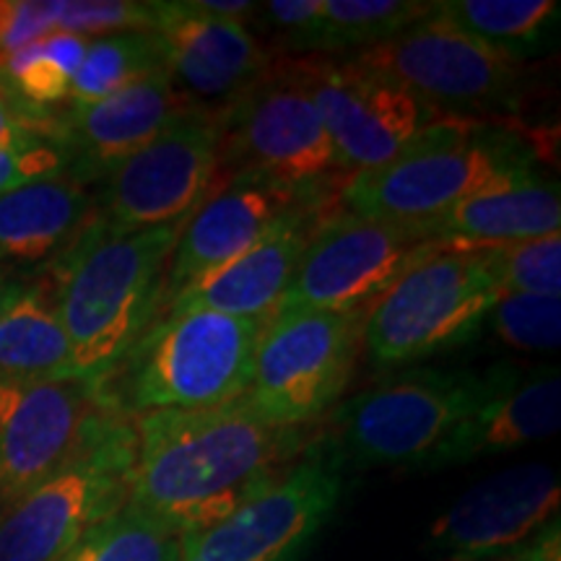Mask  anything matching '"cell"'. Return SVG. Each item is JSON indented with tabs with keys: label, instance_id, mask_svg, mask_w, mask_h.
Here are the masks:
<instances>
[{
	"label": "cell",
	"instance_id": "obj_1",
	"mask_svg": "<svg viewBox=\"0 0 561 561\" xmlns=\"http://www.w3.org/2000/svg\"><path fill=\"white\" fill-rule=\"evenodd\" d=\"M310 445V430L271 426L240 401L157 411L136 424L128 504L187 536L214 528Z\"/></svg>",
	"mask_w": 561,
	"mask_h": 561
},
{
	"label": "cell",
	"instance_id": "obj_2",
	"mask_svg": "<svg viewBox=\"0 0 561 561\" xmlns=\"http://www.w3.org/2000/svg\"><path fill=\"white\" fill-rule=\"evenodd\" d=\"M182 224L117 231L94 216L60 252L53 301L76 377L102 382L157 318Z\"/></svg>",
	"mask_w": 561,
	"mask_h": 561
},
{
	"label": "cell",
	"instance_id": "obj_3",
	"mask_svg": "<svg viewBox=\"0 0 561 561\" xmlns=\"http://www.w3.org/2000/svg\"><path fill=\"white\" fill-rule=\"evenodd\" d=\"M263 328L261 320L208 310L159 314L100 382L104 401L130 421L240 401Z\"/></svg>",
	"mask_w": 561,
	"mask_h": 561
},
{
	"label": "cell",
	"instance_id": "obj_4",
	"mask_svg": "<svg viewBox=\"0 0 561 561\" xmlns=\"http://www.w3.org/2000/svg\"><path fill=\"white\" fill-rule=\"evenodd\" d=\"M533 172L536 157L520 136L447 115L401 159L351 174L341 203L367 219L426 227L471 195Z\"/></svg>",
	"mask_w": 561,
	"mask_h": 561
},
{
	"label": "cell",
	"instance_id": "obj_5",
	"mask_svg": "<svg viewBox=\"0 0 561 561\" xmlns=\"http://www.w3.org/2000/svg\"><path fill=\"white\" fill-rule=\"evenodd\" d=\"M216 182L261 180L333 201L348 180L294 60L273 62L265 79L219 112Z\"/></svg>",
	"mask_w": 561,
	"mask_h": 561
},
{
	"label": "cell",
	"instance_id": "obj_6",
	"mask_svg": "<svg viewBox=\"0 0 561 561\" xmlns=\"http://www.w3.org/2000/svg\"><path fill=\"white\" fill-rule=\"evenodd\" d=\"M486 380V369H409L341 403L328 439L343 466L432 471L445 442L479 403Z\"/></svg>",
	"mask_w": 561,
	"mask_h": 561
},
{
	"label": "cell",
	"instance_id": "obj_7",
	"mask_svg": "<svg viewBox=\"0 0 561 561\" xmlns=\"http://www.w3.org/2000/svg\"><path fill=\"white\" fill-rule=\"evenodd\" d=\"M136 424L110 411L58 473L0 507V561H60L128 504Z\"/></svg>",
	"mask_w": 561,
	"mask_h": 561
},
{
	"label": "cell",
	"instance_id": "obj_8",
	"mask_svg": "<svg viewBox=\"0 0 561 561\" xmlns=\"http://www.w3.org/2000/svg\"><path fill=\"white\" fill-rule=\"evenodd\" d=\"M500 297L479 252L437 250L364 312V348L377 367L432 359L471 343Z\"/></svg>",
	"mask_w": 561,
	"mask_h": 561
},
{
	"label": "cell",
	"instance_id": "obj_9",
	"mask_svg": "<svg viewBox=\"0 0 561 561\" xmlns=\"http://www.w3.org/2000/svg\"><path fill=\"white\" fill-rule=\"evenodd\" d=\"M364 348V312L278 310L265 322L240 403L271 426L310 430L341 401Z\"/></svg>",
	"mask_w": 561,
	"mask_h": 561
},
{
	"label": "cell",
	"instance_id": "obj_10",
	"mask_svg": "<svg viewBox=\"0 0 561 561\" xmlns=\"http://www.w3.org/2000/svg\"><path fill=\"white\" fill-rule=\"evenodd\" d=\"M348 60L401 83L445 115L510 110L520 96L523 62L458 30L437 5L398 37L351 53Z\"/></svg>",
	"mask_w": 561,
	"mask_h": 561
},
{
	"label": "cell",
	"instance_id": "obj_11",
	"mask_svg": "<svg viewBox=\"0 0 561 561\" xmlns=\"http://www.w3.org/2000/svg\"><path fill=\"white\" fill-rule=\"evenodd\" d=\"M442 250L421 227L328 214L301 252L278 310L367 312L411 265Z\"/></svg>",
	"mask_w": 561,
	"mask_h": 561
},
{
	"label": "cell",
	"instance_id": "obj_12",
	"mask_svg": "<svg viewBox=\"0 0 561 561\" xmlns=\"http://www.w3.org/2000/svg\"><path fill=\"white\" fill-rule=\"evenodd\" d=\"M291 60L348 178L401 159L447 117L401 83L348 58L307 55Z\"/></svg>",
	"mask_w": 561,
	"mask_h": 561
},
{
	"label": "cell",
	"instance_id": "obj_13",
	"mask_svg": "<svg viewBox=\"0 0 561 561\" xmlns=\"http://www.w3.org/2000/svg\"><path fill=\"white\" fill-rule=\"evenodd\" d=\"M221 117L193 107L102 180L96 216L117 231L182 224L216 182Z\"/></svg>",
	"mask_w": 561,
	"mask_h": 561
},
{
	"label": "cell",
	"instance_id": "obj_14",
	"mask_svg": "<svg viewBox=\"0 0 561 561\" xmlns=\"http://www.w3.org/2000/svg\"><path fill=\"white\" fill-rule=\"evenodd\" d=\"M343 462L331 439L307 445L305 460L214 528L182 536V561H278L305 551L343 496Z\"/></svg>",
	"mask_w": 561,
	"mask_h": 561
},
{
	"label": "cell",
	"instance_id": "obj_15",
	"mask_svg": "<svg viewBox=\"0 0 561 561\" xmlns=\"http://www.w3.org/2000/svg\"><path fill=\"white\" fill-rule=\"evenodd\" d=\"M110 411L81 377L0 380V507L58 473Z\"/></svg>",
	"mask_w": 561,
	"mask_h": 561
},
{
	"label": "cell",
	"instance_id": "obj_16",
	"mask_svg": "<svg viewBox=\"0 0 561 561\" xmlns=\"http://www.w3.org/2000/svg\"><path fill=\"white\" fill-rule=\"evenodd\" d=\"M333 201L301 195L261 180H229L210 187L182 224L167 265L159 310L201 278L237 261L299 208H328ZM159 314V312H157Z\"/></svg>",
	"mask_w": 561,
	"mask_h": 561
},
{
	"label": "cell",
	"instance_id": "obj_17",
	"mask_svg": "<svg viewBox=\"0 0 561 561\" xmlns=\"http://www.w3.org/2000/svg\"><path fill=\"white\" fill-rule=\"evenodd\" d=\"M153 9L167 73L198 107L221 112L276 62L248 24L214 16L195 0H153Z\"/></svg>",
	"mask_w": 561,
	"mask_h": 561
},
{
	"label": "cell",
	"instance_id": "obj_18",
	"mask_svg": "<svg viewBox=\"0 0 561 561\" xmlns=\"http://www.w3.org/2000/svg\"><path fill=\"white\" fill-rule=\"evenodd\" d=\"M559 476L543 462L510 468L468 489L430 528L442 561H494L557 517Z\"/></svg>",
	"mask_w": 561,
	"mask_h": 561
},
{
	"label": "cell",
	"instance_id": "obj_19",
	"mask_svg": "<svg viewBox=\"0 0 561 561\" xmlns=\"http://www.w3.org/2000/svg\"><path fill=\"white\" fill-rule=\"evenodd\" d=\"M193 107L198 104L174 87L167 70H157L104 100L70 104L58 115V146L68 157V172L83 185L104 180L123 159L144 149Z\"/></svg>",
	"mask_w": 561,
	"mask_h": 561
},
{
	"label": "cell",
	"instance_id": "obj_20",
	"mask_svg": "<svg viewBox=\"0 0 561 561\" xmlns=\"http://www.w3.org/2000/svg\"><path fill=\"white\" fill-rule=\"evenodd\" d=\"M486 390L445 442L432 471L494 458L559 432L561 380L557 367L523 371L507 362L486 369Z\"/></svg>",
	"mask_w": 561,
	"mask_h": 561
},
{
	"label": "cell",
	"instance_id": "obj_21",
	"mask_svg": "<svg viewBox=\"0 0 561 561\" xmlns=\"http://www.w3.org/2000/svg\"><path fill=\"white\" fill-rule=\"evenodd\" d=\"M325 216L328 208L318 206L294 210L237 261L180 291L159 314L208 310L268 322L278 312L314 227Z\"/></svg>",
	"mask_w": 561,
	"mask_h": 561
},
{
	"label": "cell",
	"instance_id": "obj_22",
	"mask_svg": "<svg viewBox=\"0 0 561 561\" xmlns=\"http://www.w3.org/2000/svg\"><path fill=\"white\" fill-rule=\"evenodd\" d=\"M442 250L476 252L528 242L561 229L559 182L536 172L476 193L421 227Z\"/></svg>",
	"mask_w": 561,
	"mask_h": 561
},
{
	"label": "cell",
	"instance_id": "obj_23",
	"mask_svg": "<svg viewBox=\"0 0 561 561\" xmlns=\"http://www.w3.org/2000/svg\"><path fill=\"white\" fill-rule=\"evenodd\" d=\"M96 201L68 170L0 198V261L39 263L60 255L94 221Z\"/></svg>",
	"mask_w": 561,
	"mask_h": 561
},
{
	"label": "cell",
	"instance_id": "obj_24",
	"mask_svg": "<svg viewBox=\"0 0 561 561\" xmlns=\"http://www.w3.org/2000/svg\"><path fill=\"white\" fill-rule=\"evenodd\" d=\"M66 377H76L73 354L53 291L42 284H26L0 318V380Z\"/></svg>",
	"mask_w": 561,
	"mask_h": 561
},
{
	"label": "cell",
	"instance_id": "obj_25",
	"mask_svg": "<svg viewBox=\"0 0 561 561\" xmlns=\"http://www.w3.org/2000/svg\"><path fill=\"white\" fill-rule=\"evenodd\" d=\"M437 13L515 60L549 53L559 37L557 0H442Z\"/></svg>",
	"mask_w": 561,
	"mask_h": 561
},
{
	"label": "cell",
	"instance_id": "obj_26",
	"mask_svg": "<svg viewBox=\"0 0 561 561\" xmlns=\"http://www.w3.org/2000/svg\"><path fill=\"white\" fill-rule=\"evenodd\" d=\"M434 5L424 0H322L307 55L367 50L430 16Z\"/></svg>",
	"mask_w": 561,
	"mask_h": 561
},
{
	"label": "cell",
	"instance_id": "obj_27",
	"mask_svg": "<svg viewBox=\"0 0 561 561\" xmlns=\"http://www.w3.org/2000/svg\"><path fill=\"white\" fill-rule=\"evenodd\" d=\"M89 42L79 34L53 32L50 37L3 58L0 83L34 107L50 110L53 104L68 100L70 83L79 73Z\"/></svg>",
	"mask_w": 561,
	"mask_h": 561
},
{
	"label": "cell",
	"instance_id": "obj_28",
	"mask_svg": "<svg viewBox=\"0 0 561 561\" xmlns=\"http://www.w3.org/2000/svg\"><path fill=\"white\" fill-rule=\"evenodd\" d=\"M164 68V53L153 32L110 34L89 42V50L70 83V104L104 100Z\"/></svg>",
	"mask_w": 561,
	"mask_h": 561
},
{
	"label": "cell",
	"instance_id": "obj_29",
	"mask_svg": "<svg viewBox=\"0 0 561 561\" xmlns=\"http://www.w3.org/2000/svg\"><path fill=\"white\" fill-rule=\"evenodd\" d=\"M60 561H182V538L130 504L83 533Z\"/></svg>",
	"mask_w": 561,
	"mask_h": 561
},
{
	"label": "cell",
	"instance_id": "obj_30",
	"mask_svg": "<svg viewBox=\"0 0 561 561\" xmlns=\"http://www.w3.org/2000/svg\"><path fill=\"white\" fill-rule=\"evenodd\" d=\"M494 273L502 294H533L553 297L561 294V234L538 240L476 250Z\"/></svg>",
	"mask_w": 561,
	"mask_h": 561
},
{
	"label": "cell",
	"instance_id": "obj_31",
	"mask_svg": "<svg viewBox=\"0 0 561 561\" xmlns=\"http://www.w3.org/2000/svg\"><path fill=\"white\" fill-rule=\"evenodd\" d=\"M486 322L512 348L553 351L559 348L561 301L533 294H502Z\"/></svg>",
	"mask_w": 561,
	"mask_h": 561
},
{
	"label": "cell",
	"instance_id": "obj_32",
	"mask_svg": "<svg viewBox=\"0 0 561 561\" xmlns=\"http://www.w3.org/2000/svg\"><path fill=\"white\" fill-rule=\"evenodd\" d=\"M153 0H55V30L87 39L125 32H153Z\"/></svg>",
	"mask_w": 561,
	"mask_h": 561
},
{
	"label": "cell",
	"instance_id": "obj_33",
	"mask_svg": "<svg viewBox=\"0 0 561 561\" xmlns=\"http://www.w3.org/2000/svg\"><path fill=\"white\" fill-rule=\"evenodd\" d=\"M68 170V157L53 140H19V144L0 146V198L16 187L34 182L47 174Z\"/></svg>",
	"mask_w": 561,
	"mask_h": 561
},
{
	"label": "cell",
	"instance_id": "obj_34",
	"mask_svg": "<svg viewBox=\"0 0 561 561\" xmlns=\"http://www.w3.org/2000/svg\"><path fill=\"white\" fill-rule=\"evenodd\" d=\"M320 13L322 0H271V3H257L252 21H263V30L284 50L307 55Z\"/></svg>",
	"mask_w": 561,
	"mask_h": 561
},
{
	"label": "cell",
	"instance_id": "obj_35",
	"mask_svg": "<svg viewBox=\"0 0 561 561\" xmlns=\"http://www.w3.org/2000/svg\"><path fill=\"white\" fill-rule=\"evenodd\" d=\"M53 32L55 0H0V62Z\"/></svg>",
	"mask_w": 561,
	"mask_h": 561
},
{
	"label": "cell",
	"instance_id": "obj_36",
	"mask_svg": "<svg viewBox=\"0 0 561 561\" xmlns=\"http://www.w3.org/2000/svg\"><path fill=\"white\" fill-rule=\"evenodd\" d=\"M30 138L58 144V115L50 110L34 107L0 83V146Z\"/></svg>",
	"mask_w": 561,
	"mask_h": 561
},
{
	"label": "cell",
	"instance_id": "obj_37",
	"mask_svg": "<svg viewBox=\"0 0 561 561\" xmlns=\"http://www.w3.org/2000/svg\"><path fill=\"white\" fill-rule=\"evenodd\" d=\"M559 517L543 525L536 536L494 561H559Z\"/></svg>",
	"mask_w": 561,
	"mask_h": 561
},
{
	"label": "cell",
	"instance_id": "obj_38",
	"mask_svg": "<svg viewBox=\"0 0 561 561\" xmlns=\"http://www.w3.org/2000/svg\"><path fill=\"white\" fill-rule=\"evenodd\" d=\"M24 286L26 284H19V280L9 278V276H5V273H0V318H3V312L13 305V299L19 297Z\"/></svg>",
	"mask_w": 561,
	"mask_h": 561
},
{
	"label": "cell",
	"instance_id": "obj_39",
	"mask_svg": "<svg viewBox=\"0 0 561 561\" xmlns=\"http://www.w3.org/2000/svg\"><path fill=\"white\" fill-rule=\"evenodd\" d=\"M299 559H301V551H294V553H289V557H284L278 561H299Z\"/></svg>",
	"mask_w": 561,
	"mask_h": 561
}]
</instances>
